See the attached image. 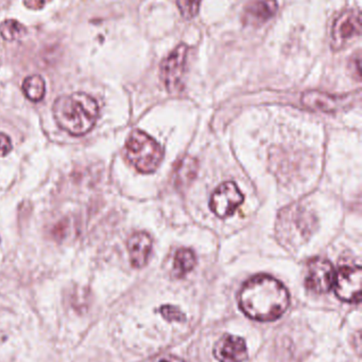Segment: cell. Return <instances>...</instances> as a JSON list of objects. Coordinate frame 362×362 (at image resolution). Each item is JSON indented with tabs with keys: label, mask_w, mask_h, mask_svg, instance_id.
<instances>
[{
	"label": "cell",
	"mask_w": 362,
	"mask_h": 362,
	"mask_svg": "<svg viewBox=\"0 0 362 362\" xmlns=\"http://www.w3.org/2000/svg\"><path fill=\"white\" fill-rule=\"evenodd\" d=\"M161 314L163 315L164 318L166 320L172 322V321H176V322H184L186 320L185 315L179 310L176 306L172 305H164L161 308Z\"/></svg>",
	"instance_id": "19"
},
{
	"label": "cell",
	"mask_w": 362,
	"mask_h": 362,
	"mask_svg": "<svg viewBox=\"0 0 362 362\" xmlns=\"http://www.w3.org/2000/svg\"><path fill=\"white\" fill-rule=\"evenodd\" d=\"M23 95L32 102H40L44 99L46 93L45 81L38 74L28 76L23 83Z\"/></svg>",
	"instance_id": "15"
},
{
	"label": "cell",
	"mask_w": 362,
	"mask_h": 362,
	"mask_svg": "<svg viewBox=\"0 0 362 362\" xmlns=\"http://www.w3.org/2000/svg\"><path fill=\"white\" fill-rule=\"evenodd\" d=\"M214 356L219 362L246 361L248 359L246 341L239 336H222L215 344Z\"/></svg>",
	"instance_id": "10"
},
{
	"label": "cell",
	"mask_w": 362,
	"mask_h": 362,
	"mask_svg": "<svg viewBox=\"0 0 362 362\" xmlns=\"http://www.w3.org/2000/svg\"><path fill=\"white\" fill-rule=\"evenodd\" d=\"M302 104L310 110L317 112H337L344 105V100L336 95H329L318 90L306 91L302 95Z\"/></svg>",
	"instance_id": "12"
},
{
	"label": "cell",
	"mask_w": 362,
	"mask_h": 362,
	"mask_svg": "<svg viewBox=\"0 0 362 362\" xmlns=\"http://www.w3.org/2000/svg\"><path fill=\"white\" fill-rule=\"evenodd\" d=\"M244 200V195L237 185L232 181H227L219 185L213 193L210 206L217 216L227 218L235 213Z\"/></svg>",
	"instance_id": "8"
},
{
	"label": "cell",
	"mask_w": 362,
	"mask_h": 362,
	"mask_svg": "<svg viewBox=\"0 0 362 362\" xmlns=\"http://www.w3.org/2000/svg\"><path fill=\"white\" fill-rule=\"evenodd\" d=\"M197 257L191 249H179L174 259V274L176 278L180 279L186 276L195 268Z\"/></svg>",
	"instance_id": "13"
},
{
	"label": "cell",
	"mask_w": 362,
	"mask_h": 362,
	"mask_svg": "<svg viewBox=\"0 0 362 362\" xmlns=\"http://www.w3.org/2000/svg\"><path fill=\"white\" fill-rule=\"evenodd\" d=\"M202 0H176L179 11L184 18L191 19L197 16Z\"/></svg>",
	"instance_id": "18"
},
{
	"label": "cell",
	"mask_w": 362,
	"mask_h": 362,
	"mask_svg": "<svg viewBox=\"0 0 362 362\" xmlns=\"http://www.w3.org/2000/svg\"><path fill=\"white\" fill-rule=\"evenodd\" d=\"M51 0H23V4L31 10H40Z\"/></svg>",
	"instance_id": "21"
},
{
	"label": "cell",
	"mask_w": 362,
	"mask_h": 362,
	"mask_svg": "<svg viewBox=\"0 0 362 362\" xmlns=\"http://www.w3.org/2000/svg\"><path fill=\"white\" fill-rule=\"evenodd\" d=\"M27 34V29L16 19H6L0 23V35L4 40L13 42L21 40Z\"/></svg>",
	"instance_id": "16"
},
{
	"label": "cell",
	"mask_w": 362,
	"mask_h": 362,
	"mask_svg": "<svg viewBox=\"0 0 362 362\" xmlns=\"http://www.w3.org/2000/svg\"><path fill=\"white\" fill-rule=\"evenodd\" d=\"M125 157L140 173H154L163 160L164 151L148 134L134 131L125 142Z\"/></svg>",
	"instance_id": "3"
},
{
	"label": "cell",
	"mask_w": 362,
	"mask_h": 362,
	"mask_svg": "<svg viewBox=\"0 0 362 362\" xmlns=\"http://www.w3.org/2000/svg\"><path fill=\"white\" fill-rule=\"evenodd\" d=\"M188 50L186 45L181 44L162 62L161 78L170 93H176L180 88L181 82L184 76Z\"/></svg>",
	"instance_id": "6"
},
{
	"label": "cell",
	"mask_w": 362,
	"mask_h": 362,
	"mask_svg": "<svg viewBox=\"0 0 362 362\" xmlns=\"http://www.w3.org/2000/svg\"><path fill=\"white\" fill-rule=\"evenodd\" d=\"M240 310L248 318L259 322L278 320L288 310V289L270 276H256L244 283L238 297Z\"/></svg>",
	"instance_id": "1"
},
{
	"label": "cell",
	"mask_w": 362,
	"mask_h": 362,
	"mask_svg": "<svg viewBox=\"0 0 362 362\" xmlns=\"http://www.w3.org/2000/svg\"><path fill=\"white\" fill-rule=\"evenodd\" d=\"M152 250V240L146 232H136L128 240L130 262L134 268H142L148 263Z\"/></svg>",
	"instance_id": "11"
},
{
	"label": "cell",
	"mask_w": 362,
	"mask_h": 362,
	"mask_svg": "<svg viewBox=\"0 0 362 362\" xmlns=\"http://www.w3.org/2000/svg\"><path fill=\"white\" fill-rule=\"evenodd\" d=\"M150 362H184L180 357L174 356V355H161Z\"/></svg>",
	"instance_id": "22"
},
{
	"label": "cell",
	"mask_w": 362,
	"mask_h": 362,
	"mask_svg": "<svg viewBox=\"0 0 362 362\" xmlns=\"http://www.w3.org/2000/svg\"><path fill=\"white\" fill-rule=\"evenodd\" d=\"M196 168L197 163L191 158L183 159L182 163H179L178 171H176V176H178L179 182L185 183L187 181L191 180L196 174Z\"/></svg>",
	"instance_id": "17"
},
{
	"label": "cell",
	"mask_w": 362,
	"mask_h": 362,
	"mask_svg": "<svg viewBox=\"0 0 362 362\" xmlns=\"http://www.w3.org/2000/svg\"><path fill=\"white\" fill-rule=\"evenodd\" d=\"M336 295L346 303L358 304L361 300V266H344L336 274Z\"/></svg>",
	"instance_id": "7"
},
{
	"label": "cell",
	"mask_w": 362,
	"mask_h": 362,
	"mask_svg": "<svg viewBox=\"0 0 362 362\" xmlns=\"http://www.w3.org/2000/svg\"><path fill=\"white\" fill-rule=\"evenodd\" d=\"M12 151V142L9 136L0 133V157L6 156Z\"/></svg>",
	"instance_id": "20"
},
{
	"label": "cell",
	"mask_w": 362,
	"mask_h": 362,
	"mask_svg": "<svg viewBox=\"0 0 362 362\" xmlns=\"http://www.w3.org/2000/svg\"><path fill=\"white\" fill-rule=\"evenodd\" d=\"M312 214L302 206L285 209L278 219V233L282 240L295 245L310 238L314 225Z\"/></svg>",
	"instance_id": "4"
},
{
	"label": "cell",
	"mask_w": 362,
	"mask_h": 362,
	"mask_svg": "<svg viewBox=\"0 0 362 362\" xmlns=\"http://www.w3.org/2000/svg\"><path fill=\"white\" fill-rule=\"evenodd\" d=\"M361 33V11H346L336 18L332 28V47L334 50L339 51L358 37Z\"/></svg>",
	"instance_id": "5"
},
{
	"label": "cell",
	"mask_w": 362,
	"mask_h": 362,
	"mask_svg": "<svg viewBox=\"0 0 362 362\" xmlns=\"http://www.w3.org/2000/svg\"><path fill=\"white\" fill-rule=\"evenodd\" d=\"M52 112L57 125L72 136L89 133L99 118L97 101L84 93L57 98L53 104Z\"/></svg>",
	"instance_id": "2"
},
{
	"label": "cell",
	"mask_w": 362,
	"mask_h": 362,
	"mask_svg": "<svg viewBox=\"0 0 362 362\" xmlns=\"http://www.w3.org/2000/svg\"><path fill=\"white\" fill-rule=\"evenodd\" d=\"M336 272L331 262L315 259L308 265L305 285L315 293H327L334 287Z\"/></svg>",
	"instance_id": "9"
},
{
	"label": "cell",
	"mask_w": 362,
	"mask_h": 362,
	"mask_svg": "<svg viewBox=\"0 0 362 362\" xmlns=\"http://www.w3.org/2000/svg\"><path fill=\"white\" fill-rule=\"evenodd\" d=\"M276 0H259L248 8V17L256 23H265L278 12Z\"/></svg>",
	"instance_id": "14"
}]
</instances>
